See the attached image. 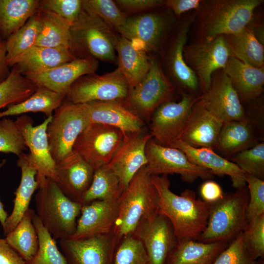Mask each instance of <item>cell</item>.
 <instances>
[{
  "instance_id": "obj_30",
  "label": "cell",
  "mask_w": 264,
  "mask_h": 264,
  "mask_svg": "<svg viewBox=\"0 0 264 264\" xmlns=\"http://www.w3.org/2000/svg\"><path fill=\"white\" fill-rule=\"evenodd\" d=\"M118 68L125 77L130 89L137 85L147 73L150 58L145 51L120 36L116 46Z\"/></svg>"
},
{
  "instance_id": "obj_4",
  "label": "cell",
  "mask_w": 264,
  "mask_h": 264,
  "mask_svg": "<svg viewBox=\"0 0 264 264\" xmlns=\"http://www.w3.org/2000/svg\"><path fill=\"white\" fill-rule=\"evenodd\" d=\"M35 197L37 215L54 239L69 238L75 232L82 204L66 196L47 178Z\"/></svg>"
},
{
  "instance_id": "obj_33",
  "label": "cell",
  "mask_w": 264,
  "mask_h": 264,
  "mask_svg": "<svg viewBox=\"0 0 264 264\" xmlns=\"http://www.w3.org/2000/svg\"><path fill=\"white\" fill-rule=\"evenodd\" d=\"M66 95L52 91L43 87L37 90L24 101L8 106L0 112V119L9 116L19 115L27 112H43L46 117L53 115V112L63 103Z\"/></svg>"
},
{
  "instance_id": "obj_38",
  "label": "cell",
  "mask_w": 264,
  "mask_h": 264,
  "mask_svg": "<svg viewBox=\"0 0 264 264\" xmlns=\"http://www.w3.org/2000/svg\"><path fill=\"white\" fill-rule=\"evenodd\" d=\"M35 211L29 208L15 228L4 238L25 261L31 260L37 252L38 237L32 221Z\"/></svg>"
},
{
  "instance_id": "obj_20",
  "label": "cell",
  "mask_w": 264,
  "mask_h": 264,
  "mask_svg": "<svg viewBox=\"0 0 264 264\" xmlns=\"http://www.w3.org/2000/svg\"><path fill=\"white\" fill-rule=\"evenodd\" d=\"M199 99L223 122L246 117L242 103L223 69L213 73L209 89L199 95Z\"/></svg>"
},
{
  "instance_id": "obj_56",
  "label": "cell",
  "mask_w": 264,
  "mask_h": 264,
  "mask_svg": "<svg viewBox=\"0 0 264 264\" xmlns=\"http://www.w3.org/2000/svg\"><path fill=\"white\" fill-rule=\"evenodd\" d=\"M6 162L5 160H3L0 163V170L4 165ZM8 214L6 211L4 209V206L0 200V223L3 228L5 227V224L6 220L8 217Z\"/></svg>"
},
{
  "instance_id": "obj_23",
  "label": "cell",
  "mask_w": 264,
  "mask_h": 264,
  "mask_svg": "<svg viewBox=\"0 0 264 264\" xmlns=\"http://www.w3.org/2000/svg\"><path fill=\"white\" fill-rule=\"evenodd\" d=\"M56 183L61 191L71 200L80 203L92 182L94 169L78 153L73 151L56 164Z\"/></svg>"
},
{
  "instance_id": "obj_17",
  "label": "cell",
  "mask_w": 264,
  "mask_h": 264,
  "mask_svg": "<svg viewBox=\"0 0 264 264\" xmlns=\"http://www.w3.org/2000/svg\"><path fill=\"white\" fill-rule=\"evenodd\" d=\"M132 233L142 242L151 264H165L178 242L171 222L159 212L142 219Z\"/></svg>"
},
{
  "instance_id": "obj_54",
  "label": "cell",
  "mask_w": 264,
  "mask_h": 264,
  "mask_svg": "<svg viewBox=\"0 0 264 264\" xmlns=\"http://www.w3.org/2000/svg\"><path fill=\"white\" fill-rule=\"evenodd\" d=\"M6 61L5 40L0 37V82L5 80L10 70Z\"/></svg>"
},
{
  "instance_id": "obj_12",
  "label": "cell",
  "mask_w": 264,
  "mask_h": 264,
  "mask_svg": "<svg viewBox=\"0 0 264 264\" xmlns=\"http://www.w3.org/2000/svg\"><path fill=\"white\" fill-rule=\"evenodd\" d=\"M196 14V11H193L177 22L160 53L169 77L191 93L200 90L199 84L197 76L185 62L183 50Z\"/></svg>"
},
{
  "instance_id": "obj_6",
  "label": "cell",
  "mask_w": 264,
  "mask_h": 264,
  "mask_svg": "<svg viewBox=\"0 0 264 264\" xmlns=\"http://www.w3.org/2000/svg\"><path fill=\"white\" fill-rule=\"evenodd\" d=\"M249 199L245 186L211 204L206 227L198 241L215 242H231L245 228L247 222L246 210Z\"/></svg>"
},
{
  "instance_id": "obj_32",
  "label": "cell",
  "mask_w": 264,
  "mask_h": 264,
  "mask_svg": "<svg viewBox=\"0 0 264 264\" xmlns=\"http://www.w3.org/2000/svg\"><path fill=\"white\" fill-rule=\"evenodd\" d=\"M39 0H0V37L4 40L37 12Z\"/></svg>"
},
{
  "instance_id": "obj_5",
  "label": "cell",
  "mask_w": 264,
  "mask_h": 264,
  "mask_svg": "<svg viewBox=\"0 0 264 264\" xmlns=\"http://www.w3.org/2000/svg\"><path fill=\"white\" fill-rule=\"evenodd\" d=\"M70 36L72 50L77 57L117 62L116 46L119 36L97 16L83 9L71 25Z\"/></svg>"
},
{
  "instance_id": "obj_16",
  "label": "cell",
  "mask_w": 264,
  "mask_h": 264,
  "mask_svg": "<svg viewBox=\"0 0 264 264\" xmlns=\"http://www.w3.org/2000/svg\"><path fill=\"white\" fill-rule=\"evenodd\" d=\"M52 118V116L46 117L35 126L33 125L31 118L27 115L19 116L15 120L29 150V155L37 171L36 179L40 186L47 178L57 181L56 163L50 152L47 134V126Z\"/></svg>"
},
{
  "instance_id": "obj_25",
  "label": "cell",
  "mask_w": 264,
  "mask_h": 264,
  "mask_svg": "<svg viewBox=\"0 0 264 264\" xmlns=\"http://www.w3.org/2000/svg\"><path fill=\"white\" fill-rule=\"evenodd\" d=\"M90 123L105 124L119 129L124 133L141 132L143 122L120 101H94L81 104Z\"/></svg>"
},
{
  "instance_id": "obj_29",
  "label": "cell",
  "mask_w": 264,
  "mask_h": 264,
  "mask_svg": "<svg viewBox=\"0 0 264 264\" xmlns=\"http://www.w3.org/2000/svg\"><path fill=\"white\" fill-rule=\"evenodd\" d=\"M231 242H203L185 239L178 241L165 264H213Z\"/></svg>"
},
{
  "instance_id": "obj_55",
  "label": "cell",
  "mask_w": 264,
  "mask_h": 264,
  "mask_svg": "<svg viewBox=\"0 0 264 264\" xmlns=\"http://www.w3.org/2000/svg\"><path fill=\"white\" fill-rule=\"evenodd\" d=\"M249 27L255 37L262 44H264V25L262 24L249 23L247 26Z\"/></svg>"
},
{
  "instance_id": "obj_40",
  "label": "cell",
  "mask_w": 264,
  "mask_h": 264,
  "mask_svg": "<svg viewBox=\"0 0 264 264\" xmlns=\"http://www.w3.org/2000/svg\"><path fill=\"white\" fill-rule=\"evenodd\" d=\"M38 86L26 78L15 65L4 81L0 82V109L21 103L29 98Z\"/></svg>"
},
{
  "instance_id": "obj_24",
  "label": "cell",
  "mask_w": 264,
  "mask_h": 264,
  "mask_svg": "<svg viewBox=\"0 0 264 264\" xmlns=\"http://www.w3.org/2000/svg\"><path fill=\"white\" fill-rule=\"evenodd\" d=\"M118 200H95L83 205L75 231L68 239H84L111 232L117 215Z\"/></svg>"
},
{
  "instance_id": "obj_26",
  "label": "cell",
  "mask_w": 264,
  "mask_h": 264,
  "mask_svg": "<svg viewBox=\"0 0 264 264\" xmlns=\"http://www.w3.org/2000/svg\"><path fill=\"white\" fill-rule=\"evenodd\" d=\"M171 147L181 150L193 163L208 170L213 175L228 176L232 186L237 189L246 186V174L235 163L220 156L213 149L193 147L180 140Z\"/></svg>"
},
{
  "instance_id": "obj_57",
  "label": "cell",
  "mask_w": 264,
  "mask_h": 264,
  "mask_svg": "<svg viewBox=\"0 0 264 264\" xmlns=\"http://www.w3.org/2000/svg\"><path fill=\"white\" fill-rule=\"evenodd\" d=\"M258 264H264V263H263V261H261V262H258Z\"/></svg>"
},
{
  "instance_id": "obj_53",
  "label": "cell",
  "mask_w": 264,
  "mask_h": 264,
  "mask_svg": "<svg viewBox=\"0 0 264 264\" xmlns=\"http://www.w3.org/2000/svg\"><path fill=\"white\" fill-rule=\"evenodd\" d=\"M0 264H26L22 257L0 237Z\"/></svg>"
},
{
  "instance_id": "obj_10",
  "label": "cell",
  "mask_w": 264,
  "mask_h": 264,
  "mask_svg": "<svg viewBox=\"0 0 264 264\" xmlns=\"http://www.w3.org/2000/svg\"><path fill=\"white\" fill-rule=\"evenodd\" d=\"M130 87L125 77L117 67L103 75L95 73L81 76L70 87L65 99L74 104L94 101H122Z\"/></svg>"
},
{
  "instance_id": "obj_49",
  "label": "cell",
  "mask_w": 264,
  "mask_h": 264,
  "mask_svg": "<svg viewBox=\"0 0 264 264\" xmlns=\"http://www.w3.org/2000/svg\"><path fill=\"white\" fill-rule=\"evenodd\" d=\"M249 199L246 210L247 222L264 214V181L246 174Z\"/></svg>"
},
{
  "instance_id": "obj_27",
  "label": "cell",
  "mask_w": 264,
  "mask_h": 264,
  "mask_svg": "<svg viewBox=\"0 0 264 264\" xmlns=\"http://www.w3.org/2000/svg\"><path fill=\"white\" fill-rule=\"evenodd\" d=\"M18 157L17 164L21 171V178L15 192L12 211L8 216L3 229L5 235L15 228L29 208L32 196L40 187L36 179L37 171L29 154L23 153Z\"/></svg>"
},
{
  "instance_id": "obj_41",
  "label": "cell",
  "mask_w": 264,
  "mask_h": 264,
  "mask_svg": "<svg viewBox=\"0 0 264 264\" xmlns=\"http://www.w3.org/2000/svg\"><path fill=\"white\" fill-rule=\"evenodd\" d=\"M32 221L38 235L39 246L35 256L29 261L25 262L26 264H66L55 239L35 213Z\"/></svg>"
},
{
  "instance_id": "obj_36",
  "label": "cell",
  "mask_w": 264,
  "mask_h": 264,
  "mask_svg": "<svg viewBox=\"0 0 264 264\" xmlns=\"http://www.w3.org/2000/svg\"><path fill=\"white\" fill-rule=\"evenodd\" d=\"M41 24V14L37 12L5 40L6 61L9 66L16 65L23 55L35 45Z\"/></svg>"
},
{
  "instance_id": "obj_47",
  "label": "cell",
  "mask_w": 264,
  "mask_h": 264,
  "mask_svg": "<svg viewBox=\"0 0 264 264\" xmlns=\"http://www.w3.org/2000/svg\"><path fill=\"white\" fill-rule=\"evenodd\" d=\"M82 10V0H42L39 1L37 12L53 13L72 24Z\"/></svg>"
},
{
  "instance_id": "obj_18",
  "label": "cell",
  "mask_w": 264,
  "mask_h": 264,
  "mask_svg": "<svg viewBox=\"0 0 264 264\" xmlns=\"http://www.w3.org/2000/svg\"><path fill=\"white\" fill-rule=\"evenodd\" d=\"M119 242L112 231L80 240H60L66 264H113Z\"/></svg>"
},
{
  "instance_id": "obj_9",
  "label": "cell",
  "mask_w": 264,
  "mask_h": 264,
  "mask_svg": "<svg viewBox=\"0 0 264 264\" xmlns=\"http://www.w3.org/2000/svg\"><path fill=\"white\" fill-rule=\"evenodd\" d=\"M90 123L81 104L66 100L54 111L47 126V134L50 152L56 164L73 152L77 138Z\"/></svg>"
},
{
  "instance_id": "obj_21",
  "label": "cell",
  "mask_w": 264,
  "mask_h": 264,
  "mask_svg": "<svg viewBox=\"0 0 264 264\" xmlns=\"http://www.w3.org/2000/svg\"><path fill=\"white\" fill-rule=\"evenodd\" d=\"M152 137L150 133L126 134L122 143L106 165L119 178L123 191L135 175L147 165L145 149Z\"/></svg>"
},
{
  "instance_id": "obj_15",
  "label": "cell",
  "mask_w": 264,
  "mask_h": 264,
  "mask_svg": "<svg viewBox=\"0 0 264 264\" xmlns=\"http://www.w3.org/2000/svg\"><path fill=\"white\" fill-rule=\"evenodd\" d=\"M198 98V96L182 91L179 101L170 100L159 106L150 118L153 139L166 147L179 140L190 110Z\"/></svg>"
},
{
  "instance_id": "obj_34",
  "label": "cell",
  "mask_w": 264,
  "mask_h": 264,
  "mask_svg": "<svg viewBox=\"0 0 264 264\" xmlns=\"http://www.w3.org/2000/svg\"><path fill=\"white\" fill-rule=\"evenodd\" d=\"M231 56L248 65L264 67V46L246 26L240 32L224 36Z\"/></svg>"
},
{
  "instance_id": "obj_11",
  "label": "cell",
  "mask_w": 264,
  "mask_h": 264,
  "mask_svg": "<svg viewBox=\"0 0 264 264\" xmlns=\"http://www.w3.org/2000/svg\"><path fill=\"white\" fill-rule=\"evenodd\" d=\"M183 54L186 64L198 80L201 94L209 89L213 73L224 69L231 56L223 35L211 40L196 41L186 44Z\"/></svg>"
},
{
  "instance_id": "obj_44",
  "label": "cell",
  "mask_w": 264,
  "mask_h": 264,
  "mask_svg": "<svg viewBox=\"0 0 264 264\" xmlns=\"http://www.w3.org/2000/svg\"><path fill=\"white\" fill-rule=\"evenodd\" d=\"M245 174L263 179L264 177V143L261 142L253 147L236 154L231 159Z\"/></svg>"
},
{
  "instance_id": "obj_51",
  "label": "cell",
  "mask_w": 264,
  "mask_h": 264,
  "mask_svg": "<svg viewBox=\"0 0 264 264\" xmlns=\"http://www.w3.org/2000/svg\"><path fill=\"white\" fill-rule=\"evenodd\" d=\"M199 193L202 200L211 204L220 200L224 195L220 186L211 180H207L201 185Z\"/></svg>"
},
{
  "instance_id": "obj_8",
  "label": "cell",
  "mask_w": 264,
  "mask_h": 264,
  "mask_svg": "<svg viewBox=\"0 0 264 264\" xmlns=\"http://www.w3.org/2000/svg\"><path fill=\"white\" fill-rule=\"evenodd\" d=\"M149 69L142 80L130 89L122 104L141 119L150 120L155 110L172 100L176 88L165 74L159 61L150 58Z\"/></svg>"
},
{
  "instance_id": "obj_7",
  "label": "cell",
  "mask_w": 264,
  "mask_h": 264,
  "mask_svg": "<svg viewBox=\"0 0 264 264\" xmlns=\"http://www.w3.org/2000/svg\"><path fill=\"white\" fill-rule=\"evenodd\" d=\"M166 9L128 16L117 31L139 49L160 54L178 22Z\"/></svg>"
},
{
  "instance_id": "obj_50",
  "label": "cell",
  "mask_w": 264,
  "mask_h": 264,
  "mask_svg": "<svg viewBox=\"0 0 264 264\" xmlns=\"http://www.w3.org/2000/svg\"><path fill=\"white\" fill-rule=\"evenodd\" d=\"M114 2L127 15L145 13L165 5V0H117Z\"/></svg>"
},
{
  "instance_id": "obj_37",
  "label": "cell",
  "mask_w": 264,
  "mask_h": 264,
  "mask_svg": "<svg viewBox=\"0 0 264 264\" xmlns=\"http://www.w3.org/2000/svg\"><path fill=\"white\" fill-rule=\"evenodd\" d=\"M123 191L119 178L105 165L94 170L92 182L80 203L85 205L95 200L117 201Z\"/></svg>"
},
{
  "instance_id": "obj_45",
  "label": "cell",
  "mask_w": 264,
  "mask_h": 264,
  "mask_svg": "<svg viewBox=\"0 0 264 264\" xmlns=\"http://www.w3.org/2000/svg\"><path fill=\"white\" fill-rule=\"evenodd\" d=\"M27 149L22 135L15 120L0 119V152L12 153L18 156Z\"/></svg>"
},
{
  "instance_id": "obj_2",
  "label": "cell",
  "mask_w": 264,
  "mask_h": 264,
  "mask_svg": "<svg viewBox=\"0 0 264 264\" xmlns=\"http://www.w3.org/2000/svg\"><path fill=\"white\" fill-rule=\"evenodd\" d=\"M263 2V0H202L191 26L192 42L211 40L240 32L248 25L255 10Z\"/></svg>"
},
{
  "instance_id": "obj_22",
  "label": "cell",
  "mask_w": 264,
  "mask_h": 264,
  "mask_svg": "<svg viewBox=\"0 0 264 264\" xmlns=\"http://www.w3.org/2000/svg\"><path fill=\"white\" fill-rule=\"evenodd\" d=\"M223 122L199 99L193 105L180 139L196 148L216 149Z\"/></svg>"
},
{
  "instance_id": "obj_43",
  "label": "cell",
  "mask_w": 264,
  "mask_h": 264,
  "mask_svg": "<svg viewBox=\"0 0 264 264\" xmlns=\"http://www.w3.org/2000/svg\"><path fill=\"white\" fill-rule=\"evenodd\" d=\"M120 241L115 252L113 264H151L143 245L132 233Z\"/></svg>"
},
{
  "instance_id": "obj_28",
  "label": "cell",
  "mask_w": 264,
  "mask_h": 264,
  "mask_svg": "<svg viewBox=\"0 0 264 264\" xmlns=\"http://www.w3.org/2000/svg\"><path fill=\"white\" fill-rule=\"evenodd\" d=\"M223 69L242 103L254 100L262 94L264 67L253 66L231 56Z\"/></svg>"
},
{
  "instance_id": "obj_35",
  "label": "cell",
  "mask_w": 264,
  "mask_h": 264,
  "mask_svg": "<svg viewBox=\"0 0 264 264\" xmlns=\"http://www.w3.org/2000/svg\"><path fill=\"white\" fill-rule=\"evenodd\" d=\"M254 141L253 128L246 117L223 122L216 149L225 154H235L249 148Z\"/></svg>"
},
{
  "instance_id": "obj_13",
  "label": "cell",
  "mask_w": 264,
  "mask_h": 264,
  "mask_svg": "<svg viewBox=\"0 0 264 264\" xmlns=\"http://www.w3.org/2000/svg\"><path fill=\"white\" fill-rule=\"evenodd\" d=\"M126 134L117 128L91 123L80 134L73 151L95 170L110 162Z\"/></svg>"
},
{
  "instance_id": "obj_46",
  "label": "cell",
  "mask_w": 264,
  "mask_h": 264,
  "mask_svg": "<svg viewBox=\"0 0 264 264\" xmlns=\"http://www.w3.org/2000/svg\"><path fill=\"white\" fill-rule=\"evenodd\" d=\"M245 247L255 260L264 255V214L248 222L242 231Z\"/></svg>"
},
{
  "instance_id": "obj_52",
  "label": "cell",
  "mask_w": 264,
  "mask_h": 264,
  "mask_svg": "<svg viewBox=\"0 0 264 264\" xmlns=\"http://www.w3.org/2000/svg\"><path fill=\"white\" fill-rule=\"evenodd\" d=\"M202 0H166L164 6L176 17H180L183 13L190 11L197 10Z\"/></svg>"
},
{
  "instance_id": "obj_48",
  "label": "cell",
  "mask_w": 264,
  "mask_h": 264,
  "mask_svg": "<svg viewBox=\"0 0 264 264\" xmlns=\"http://www.w3.org/2000/svg\"><path fill=\"white\" fill-rule=\"evenodd\" d=\"M242 231L231 241L213 264H258L244 246Z\"/></svg>"
},
{
  "instance_id": "obj_1",
  "label": "cell",
  "mask_w": 264,
  "mask_h": 264,
  "mask_svg": "<svg viewBox=\"0 0 264 264\" xmlns=\"http://www.w3.org/2000/svg\"><path fill=\"white\" fill-rule=\"evenodd\" d=\"M168 175H152L158 196L159 212L171 222L178 241L189 239L199 241L205 229L211 204L197 198L195 193L186 189L180 195L170 189Z\"/></svg>"
},
{
  "instance_id": "obj_39",
  "label": "cell",
  "mask_w": 264,
  "mask_h": 264,
  "mask_svg": "<svg viewBox=\"0 0 264 264\" xmlns=\"http://www.w3.org/2000/svg\"><path fill=\"white\" fill-rule=\"evenodd\" d=\"M40 13L41 28L35 45L63 47L72 50L70 36L71 24L53 13Z\"/></svg>"
},
{
  "instance_id": "obj_42",
  "label": "cell",
  "mask_w": 264,
  "mask_h": 264,
  "mask_svg": "<svg viewBox=\"0 0 264 264\" xmlns=\"http://www.w3.org/2000/svg\"><path fill=\"white\" fill-rule=\"evenodd\" d=\"M83 9L117 31L125 23L127 15L112 0H82Z\"/></svg>"
},
{
  "instance_id": "obj_19",
  "label": "cell",
  "mask_w": 264,
  "mask_h": 264,
  "mask_svg": "<svg viewBox=\"0 0 264 264\" xmlns=\"http://www.w3.org/2000/svg\"><path fill=\"white\" fill-rule=\"evenodd\" d=\"M98 65V61L95 58L77 57L49 69L27 71L22 74L38 87L66 95L71 86L78 79L94 73Z\"/></svg>"
},
{
  "instance_id": "obj_3",
  "label": "cell",
  "mask_w": 264,
  "mask_h": 264,
  "mask_svg": "<svg viewBox=\"0 0 264 264\" xmlns=\"http://www.w3.org/2000/svg\"><path fill=\"white\" fill-rule=\"evenodd\" d=\"M112 232L118 242L132 233L139 221L159 212L158 196L146 166L133 176L118 200Z\"/></svg>"
},
{
  "instance_id": "obj_31",
  "label": "cell",
  "mask_w": 264,
  "mask_h": 264,
  "mask_svg": "<svg viewBox=\"0 0 264 264\" xmlns=\"http://www.w3.org/2000/svg\"><path fill=\"white\" fill-rule=\"evenodd\" d=\"M76 58L73 51L69 48L34 45L16 66L22 74L27 71L49 69Z\"/></svg>"
},
{
  "instance_id": "obj_14",
  "label": "cell",
  "mask_w": 264,
  "mask_h": 264,
  "mask_svg": "<svg viewBox=\"0 0 264 264\" xmlns=\"http://www.w3.org/2000/svg\"><path fill=\"white\" fill-rule=\"evenodd\" d=\"M145 154L146 168L151 176L176 174L190 183L198 178L208 179L214 176L208 170L193 163L181 150L161 145L152 137L147 143Z\"/></svg>"
},
{
  "instance_id": "obj_58",
  "label": "cell",
  "mask_w": 264,
  "mask_h": 264,
  "mask_svg": "<svg viewBox=\"0 0 264 264\" xmlns=\"http://www.w3.org/2000/svg\"></svg>"
}]
</instances>
